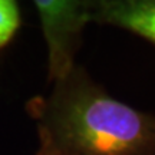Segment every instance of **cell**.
I'll return each instance as SVG.
<instances>
[{"label":"cell","mask_w":155,"mask_h":155,"mask_svg":"<svg viewBox=\"0 0 155 155\" xmlns=\"http://www.w3.org/2000/svg\"><path fill=\"white\" fill-rule=\"evenodd\" d=\"M26 104L39 148L58 155H155V115L115 99L75 63Z\"/></svg>","instance_id":"6da1fadb"},{"label":"cell","mask_w":155,"mask_h":155,"mask_svg":"<svg viewBox=\"0 0 155 155\" xmlns=\"http://www.w3.org/2000/svg\"><path fill=\"white\" fill-rule=\"evenodd\" d=\"M48 50V81L63 76L76 63L89 17L79 0H33Z\"/></svg>","instance_id":"7a4b0ae2"},{"label":"cell","mask_w":155,"mask_h":155,"mask_svg":"<svg viewBox=\"0 0 155 155\" xmlns=\"http://www.w3.org/2000/svg\"><path fill=\"white\" fill-rule=\"evenodd\" d=\"M89 23L124 29L155 45V0H106L89 16Z\"/></svg>","instance_id":"3957f363"},{"label":"cell","mask_w":155,"mask_h":155,"mask_svg":"<svg viewBox=\"0 0 155 155\" xmlns=\"http://www.w3.org/2000/svg\"><path fill=\"white\" fill-rule=\"evenodd\" d=\"M20 28V9L17 0H0V49L15 38Z\"/></svg>","instance_id":"277c9868"},{"label":"cell","mask_w":155,"mask_h":155,"mask_svg":"<svg viewBox=\"0 0 155 155\" xmlns=\"http://www.w3.org/2000/svg\"><path fill=\"white\" fill-rule=\"evenodd\" d=\"M79 2L83 6V9H85V12H86V15L89 17L101 5H104L106 0H79Z\"/></svg>","instance_id":"5b68a950"},{"label":"cell","mask_w":155,"mask_h":155,"mask_svg":"<svg viewBox=\"0 0 155 155\" xmlns=\"http://www.w3.org/2000/svg\"><path fill=\"white\" fill-rule=\"evenodd\" d=\"M35 155H58V154L50 152V151H48V150H43V148H38V151H36Z\"/></svg>","instance_id":"8992f818"}]
</instances>
